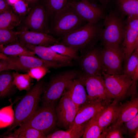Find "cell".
Wrapping results in <instances>:
<instances>
[{
  "mask_svg": "<svg viewBox=\"0 0 138 138\" xmlns=\"http://www.w3.org/2000/svg\"><path fill=\"white\" fill-rule=\"evenodd\" d=\"M14 119V113L11 106L0 110V129L10 125Z\"/></svg>",
  "mask_w": 138,
  "mask_h": 138,
  "instance_id": "obj_32",
  "label": "cell"
},
{
  "mask_svg": "<svg viewBox=\"0 0 138 138\" xmlns=\"http://www.w3.org/2000/svg\"><path fill=\"white\" fill-rule=\"evenodd\" d=\"M10 69V63L7 58L0 60V72Z\"/></svg>",
  "mask_w": 138,
  "mask_h": 138,
  "instance_id": "obj_40",
  "label": "cell"
},
{
  "mask_svg": "<svg viewBox=\"0 0 138 138\" xmlns=\"http://www.w3.org/2000/svg\"><path fill=\"white\" fill-rule=\"evenodd\" d=\"M113 99L111 103L96 114L98 123L102 129V133L114 122L117 116L120 101Z\"/></svg>",
  "mask_w": 138,
  "mask_h": 138,
  "instance_id": "obj_21",
  "label": "cell"
},
{
  "mask_svg": "<svg viewBox=\"0 0 138 138\" xmlns=\"http://www.w3.org/2000/svg\"><path fill=\"white\" fill-rule=\"evenodd\" d=\"M110 103L98 100L89 101L79 108L70 128L86 124L96 114Z\"/></svg>",
  "mask_w": 138,
  "mask_h": 138,
  "instance_id": "obj_17",
  "label": "cell"
},
{
  "mask_svg": "<svg viewBox=\"0 0 138 138\" xmlns=\"http://www.w3.org/2000/svg\"><path fill=\"white\" fill-rule=\"evenodd\" d=\"M9 70L0 72V99L10 95L16 87L13 83V72Z\"/></svg>",
  "mask_w": 138,
  "mask_h": 138,
  "instance_id": "obj_22",
  "label": "cell"
},
{
  "mask_svg": "<svg viewBox=\"0 0 138 138\" xmlns=\"http://www.w3.org/2000/svg\"><path fill=\"white\" fill-rule=\"evenodd\" d=\"M96 114L88 122L82 138H102V131L98 123Z\"/></svg>",
  "mask_w": 138,
  "mask_h": 138,
  "instance_id": "obj_27",
  "label": "cell"
},
{
  "mask_svg": "<svg viewBox=\"0 0 138 138\" xmlns=\"http://www.w3.org/2000/svg\"><path fill=\"white\" fill-rule=\"evenodd\" d=\"M4 45L0 44V49H1Z\"/></svg>",
  "mask_w": 138,
  "mask_h": 138,
  "instance_id": "obj_46",
  "label": "cell"
},
{
  "mask_svg": "<svg viewBox=\"0 0 138 138\" xmlns=\"http://www.w3.org/2000/svg\"><path fill=\"white\" fill-rule=\"evenodd\" d=\"M13 83L16 87L20 91H28L32 85V79L27 73H20L17 71L13 72Z\"/></svg>",
  "mask_w": 138,
  "mask_h": 138,
  "instance_id": "obj_28",
  "label": "cell"
},
{
  "mask_svg": "<svg viewBox=\"0 0 138 138\" xmlns=\"http://www.w3.org/2000/svg\"><path fill=\"white\" fill-rule=\"evenodd\" d=\"M105 84L112 98L119 101L128 95L132 80L123 74L109 75L102 72Z\"/></svg>",
  "mask_w": 138,
  "mask_h": 138,
  "instance_id": "obj_9",
  "label": "cell"
},
{
  "mask_svg": "<svg viewBox=\"0 0 138 138\" xmlns=\"http://www.w3.org/2000/svg\"><path fill=\"white\" fill-rule=\"evenodd\" d=\"M11 9L8 3L6 0H0V13Z\"/></svg>",
  "mask_w": 138,
  "mask_h": 138,
  "instance_id": "obj_41",
  "label": "cell"
},
{
  "mask_svg": "<svg viewBox=\"0 0 138 138\" xmlns=\"http://www.w3.org/2000/svg\"><path fill=\"white\" fill-rule=\"evenodd\" d=\"M7 58V56L0 52V60L3 59H6Z\"/></svg>",
  "mask_w": 138,
  "mask_h": 138,
  "instance_id": "obj_43",
  "label": "cell"
},
{
  "mask_svg": "<svg viewBox=\"0 0 138 138\" xmlns=\"http://www.w3.org/2000/svg\"><path fill=\"white\" fill-rule=\"evenodd\" d=\"M122 49L126 62L138 48V16H128L125 22Z\"/></svg>",
  "mask_w": 138,
  "mask_h": 138,
  "instance_id": "obj_12",
  "label": "cell"
},
{
  "mask_svg": "<svg viewBox=\"0 0 138 138\" xmlns=\"http://www.w3.org/2000/svg\"><path fill=\"white\" fill-rule=\"evenodd\" d=\"M10 69L16 71L26 72L38 67L57 68L70 65L68 64L59 63L48 61L36 56L27 55L8 56Z\"/></svg>",
  "mask_w": 138,
  "mask_h": 138,
  "instance_id": "obj_8",
  "label": "cell"
},
{
  "mask_svg": "<svg viewBox=\"0 0 138 138\" xmlns=\"http://www.w3.org/2000/svg\"><path fill=\"white\" fill-rule=\"evenodd\" d=\"M134 137L135 138H138V129L134 133Z\"/></svg>",
  "mask_w": 138,
  "mask_h": 138,
  "instance_id": "obj_45",
  "label": "cell"
},
{
  "mask_svg": "<svg viewBox=\"0 0 138 138\" xmlns=\"http://www.w3.org/2000/svg\"><path fill=\"white\" fill-rule=\"evenodd\" d=\"M80 73L75 70L64 71L53 76L43 93V104L54 103L62 96L71 83Z\"/></svg>",
  "mask_w": 138,
  "mask_h": 138,
  "instance_id": "obj_5",
  "label": "cell"
},
{
  "mask_svg": "<svg viewBox=\"0 0 138 138\" xmlns=\"http://www.w3.org/2000/svg\"><path fill=\"white\" fill-rule=\"evenodd\" d=\"M14 8L15 12L18 14H24L28 11V6L22 0H18L13 5Z\"/></svg>",
  "mask_w": 138,
  "mask_h": 138,
  "instance_id": "obj_39",
  "label": "cell"
},
{
  "mask_svg": "<svg viewBox=\"0 0 138 138\" xmlns=\"http://www.w3.org/2000/svg\"><path fill=\"white\" fill-rule=\"evenodd\" d=\"M100 55L102 72L109 75L123 74L124 55L120 45L105 44Z\"/></svg>",
  "mask_w": 138,
  "mask_h": 138,
  "instance_id": "obj_7",
  "label": "cell"
},
{
  "mask_svg": "<svg viewBox=\"0 0 138 138\" xmlns=\"http://www.w3.org/2000/svg\"><path fill=\"white\" fill-rule=\"evenodd\" d=\"M75 0L77 1H82V0ZM88 0L90 1H91L93 2V1H92V0Z\"/></svg>",
  "mask_w": 138,
  "mask_h": 138,
  "instance_id": "obj_47",
  "label": "cell"
},
{
  "mask_svg": "<svg viewBox=\"0 0 138 138\" xmlns=\"http://www.w3.org/2000/svg\"><path fill=\"white\" fill-rule=\"evenodd\" d=\"M17 33L20 41L33 45L49 47L60 41L48 34L30 31L26 27L17 31Z\"/></svg>",
  "mask_w": 138,
  "mask_h": 138,
  "instance_id": "obj_16",
  "label": "cell"
},
{
  "mask_svg": "<svg viewBox=\"0 0 138 138\" xmlns=\"http://www.w3.org/2000/svg\"><path fill=\"white\" fill-rule=\"evenodd\" d=\"M54 102L43 104L31 116L13 133H16L25 129L32 128L46 134L54 128L57 123Z\"/></svg>",
  "mask_w": 138,
  "mask_h": 138,
  "instance_id": "obj_2",
  "label": "cell"
},
{
  "mask_svg": "<svg viewBox=\"0 0 138 138\" xmlns=\"http://www.w3.org/2000/svg\"><path fill=\"white\" fill-rule=\"evenodd\" d=\"M73 0H44L47 12L54 16L57 13L68 5Z\"/></svg>",
  "mask_w": 138,
  "mask_h": 138,
  "instance_id": "obj_31",
  "label": "cell"
},
{
  "mask_svg": "<svg viewBox=\"0 0 138 138\" xmlns=\"http://www.w3.org/2000/svg\"><path fill=\"white\" fill-rule=\"evenodd\" d=\"M102 4L104 7L107 6L111 0H98Z\"/></svg>",
  "mask_w": 138,
  "mask_h": 138,
  "instance_id": "obj_42",
  "label": "cell"
},
{
  "mask_svg": "<svg viewBox=\"0 0 138 138\" xmlns=\"http://www.w3.org/2000/svg\"><path fill=\"white\" fill-rule=\"evenodd\" d=\"M3 138H45L46 135L43 133L34 128H27L19 132L13 133H10L3 136Z\"/></svg>",
  "mask_w": 138,
  "mask_h": 138,
  "instance_id": "obj_29",
  "label": "cell"
},
{
  "mask_svg": "<svg viewBox=\"0 0 138 138\" xmlns=\"http://www.w3.org/2000/svg\"><path fill=\"white\" fill-rule=\"evenodd\" d=\"M125 131L121 127H108L102 134V138H122Z\"/></svg>",
  "mask_w": 138,
  "mask_h": 138,
  "instance_id": "obj_35",
  "label": "cell"
},
{
  "mask_svg": "<svg viewBox=\"0 0 138 138\" xmlns=\"http://www.w3.org/2000/svg\"><path fill=\"white\" fill-rule=\"evenodd\" d=\"M100 50L93 48L85 54L80 63L82 70L80 75L86 77L95 75H102Z\"/></svg>",
  "mask_w": 138,
  "mask_h": 138,
  "instance_id": "obj_15",
  "label": "cell"
},
{
  "mask_svg": "<svg viewBox=\"0 0 138 138\" xmlns=\"http://www.w3.org/2000/svg\"><path fill=\"white\" fill-rule=\"evenodd\" d=\"M49 69V68L45 67H38L31 68L27 72L31 78L38 81L48 73Z\"/></svg>",
  "mask_w": 138,
  "mask_h": 138,
  "instance_id": "obj_36",
  "label": "cell"
},
{
  "mask_svg": "<svg viewBox=\"0 0 138 138\" xmlns=\"http://www.w3.org/2000/svg\"><path fill=\"white\" fill-rule=\"evenodd\" d=\"M19 41L17 32L0 29V44L6 45Z\"/></svg>",
  "mask_w": 138,
  "mask_h": 138,
  "instance_id": "obj_34",
  "label": "cell"
},
{
  "mask_svg": "<svg viewBox=\"0 0 138 138\" xmlns=\"http://www.w3.org/2000/svg\"><path fill=\"white\" fill-rule=\"evenodd\" d=\"M0 52L7 56L27 55L36 56L33 52L27 49L20 43L19 40L14 43L4 45L0 49Z\"/></svg>",
  "mask_w": 138,
  "mask_h": 138,
  "instance_id": "obj_23",
  "label": "cell"
},
{
  "mask_svg": "<svg viewBox=\"0 0 138 138\" xmlns=\"http://www.w3.org/2000/svg\"><path fill=\"white\" fill-rule=\"evenodd\" d=\"M7 1V2L8 3V2L9 1V0H6Z\"/></svg>",
  "mask_w": 138,
  "mask_h": 138,
  "instance_id": "obj_48",
  "label": "cell"
},
{
  "mask_svg": "<svg viewBox=\"0 0 138 138\" xmlns=\"http://www.w3.org/2000/svg\"><path fill=\"white\" fill-rule=\"evenodd\" d=\"M132 79V83L128 94V95L131 97V99L137 96V86L138 79V67L136 68Z\"/></svg>",
  "mask_w": 138,
  "mask_h": 138,
  "instance_id": "obj_37",
  "label": "cell"
},
{
  "mask_svg": "<svg viewBox=\"0 0 138 138\" xmlns=\"http://www.w3.org/2000/svg\"><path fill=\"white\" fill-rule=\"evenodd\" d=\"M49 47L57 53L70 57L73 59H77L78 57V50L70 47L60 43Z\"/></svg>",
  "mask_w": 138,
  "mask_h": 138,
  "instance_id": "obj_33",
  "label": "cell"
},
{
  "mask_svg": "<svg viewBox=\"0 0 138 138\" xmlns=\"http://www.w3.org/2000/svg\"><path fill=\"white\" fill-rule=\"evenodd\" d=\"M39 0H26V3L27 4H31L36 3Z\"/></svg>",
  "mask_w": 138,
  "mask_h": 138,
  "instance_id": "obj_44",
  "label": "cell"
},
{
  "mask_svg": "<svg viewBox=\"0 0 138 138\" xmlns=\"http://www.w3.org/2000/svg\"><path fill=\"white\" fill-rule=\"evenodd\" d=\"M125 62L123 74L127 78L132 79L135 70L138 67V48L134 50Z\"/></svg>",
  "mask_w": 138,
  "mask_h": 138,
  "instance_id": "obj_30",
  "label": "cell"
},
{
  "mask_svg": "<svg viewBox=\"0 0 138 138\" xmlns=\"http://www.w3.org/2000/svg\"><path fill=\"white\" fill-rule=\"evenodd\" d=\"M65 91L79 108L90 101L80 74L71 83Z\"/></svg>",
  "mask_w": 138,
  "mask_h": 138,
  "instance_id": "obj_20",
  "label": "cell"
},
{
  "mask_svg": "<svg viewBox=\"0 0 138 138\" xmlns=\"http://www.w3.org/2000/svg\"><path fill=\"white\" fill-rule=\"evenodd\" d=\"M54 17L50 32L62 37L81 27L85 21L70 4Z\"/></svg>",
  "mask_w": 138,
  "mask_h": 138,
  "instance_id": "obj_4",
  "label": "cell"
},
{
  "mask_svg": "<svg viewBox=\"0 0 138 138\" xmlns=\"http://www.w3.org/2000/svg\"><path fill=\"white\" fill-rule=\"evenodd\" d=\"M80 76L90 101L98 100L108 103L112 102V98L108 90L102 75L86 77Z\"/></svg>",
  "mask_w": 138,
  "mask_h": 138,
  "instance_id": "obj_10",
  "label": "cell"
},
{
  "mask_svg": "<svg viewBox=\"0 0 138 138\" xmlns=\"http://www.w3.org/2000/svg\"><path fill=\"white\" fill-rule=\"evenodd\" d=\"M138 97L131 99L122 104H120L117 118L114 122L109 126L122 127L123 123L134 118L138 113Z\"/></svg>",
  "mask_w": 138,
  "mask_h": 138,
  "instance_id": "obj_19",
  "label": "cell"
},
{
  "mask_svg": "<svg viewBox=\"0 0 138 138\" xmlns=\"http://www.w3.org/2000/svg\"><path fill=\"white\" fill-rule=\"evenodd\" d=\"M122 16L112 10L106 16L100 36L104 44L120 45L123 40L125 22Z\"/></svg>",
  "mask_w": 138,
  "mask_h": 138,
  "instance_id": "obj_6",
  "label": "cell"
},
{
  "mask_svg": "<svg viewBox=\"0 0 138 138\" xmlns=\"http://www.w3.org/2000/svg\"><path fill=\"white\" fill-rule=\"evenodd\" d=\"M115 3L122 16H138V0H115Z\"/></svg>",
  "mask_w": 138,
  "mask_h": 138,
  "instance_id": "obj_24",
  "label": "cell"
},
{
  "mask_svg": "<svg viewBox=\"0 0 138 138\" xmlns=\"http://www.w3.org/2000/svg\"><path fill=\"white\" fill-rule=\"evenodd\" d=\"M46 87L44 82L40 80L28 91L15 109L13 123L1 136L10 133L16 127L20 126L31 116L38 108L41 97Z\"/></svg>",
  "mask_w": 138,
  "mask_h": 138,
  "instance_id": "obj_1",
  "label": "cell"
},
{
  "mask_svg": "<svg viewBox=\"0 0 138 138\" xmlns=\"http://www.w3.org/2000/svg\"><path fill=\"white\" fill-rule=\"evenodd\" d=\"M70 4L83 20L88 22L97 23L106 16L102 7L88 0H73Z\"/></svg>",
  "mask_w": 138,
  "mask_h": 138,
  "instance_id": "obj_13",
  "label": "cell"
},
{
  "mask_svg": "<svg viewBox=\"0 0 138 138\" xmlns=\"http://www.w3.org/2000/svg\"><path fill=\"white\" fill-rule=\"evenodd\" d=\"M86 124L74 128H71L67 131L58 130L46 136L47 138H78L82 137Z\"/></svg>",
  "mask_w": 138,
  "mask_h": 138,
  "instance_id": "obj_26",
  "label": "cell"
},
{
  "mask_svg": "<svg viewBox=\"0 0 138 138\" xmlns=\"http://www.w3.org/2000/svg\"><path fill=\"white\" fill-rule=\"evenodd\" d=\"M126 130L130 134H134L138 129V113L133 118L125 123Z\"/></svg>",
  "mask_w": 138,
  "mask_h": 138,
  "instance_id": "obj_38",
  "label": "cell"
},
{
  "mask_svg": "<svg viewBox=\"0 0 138 138\" xmlns=\"http://www.w3.org/2000/svg\"><path fill=\"white\" fill-rule=\"evenodd\" d=\"M65 91L55 109L56 124L68 129L72 125L79 109Z\"/></svg>",
  "mask_w": 138,
  "mask_h": 138,
  "instance_id": "obj_11",
  "label": "cell"
},
{
  "mask_svg": "<svg viewBox=\"0 0 138 138\" xmlns=\"http://www.w3.org/2000/svg\"><path fill=\"white\" fill-rule=\"evenodd\" d=\"M47 13L42 5L36 6L25 20V27L30 31L48 34L50 31L48 25Z\"/></svg>",
  "mask_w": 138,
  "mask_h": 138,
  "instance_id": "obj_14",
  "label": "cell"
},
{
  "mask_svg": "<svg viewBox=\"0 0 138 138\" xmlns=\"http://www.w3.org/2000/svg\"><path fill=\"white\" fill-rule=\"evenodd\" d=\"M102 30L97 23L88 22L62 37L59 43L78 50L90 44L100 37Z\"/></svg>",
  "mask_w": 138,
  "mask_h": 138,
  "instance_id": "obj_3",
  "label": "cell"
},
{
  "mask_svg": "<svg viewBox=\"0 0 138 138\" xmlns=\"http://www.w3.org/2000/svg\"><path fill=\"white\" fill-rule=\"evenodd\" d=\"M30 50L33 52L40 58L48 61L59 63L71 64L72 58L60 54L49 47L34 45L20 41Z\"/></svg>",
  "mask_w": 138,
  "mask_h": 138,
  "instance_id": "obj_18",
  "label": "cell"
},
{
  "mask_svg": "<svg viewBox=\"0 0 138 138\" xmlns=\"http://www.w3.org/2000/svg\"><path fill=\"white\" fill-rule=\"evenodd\" d=\"M21 21V18L12 9L0 13V29L12 30Z\"/></svg>",
  "mask_w": 138,
  "mask_h": 138,
  "instance_id": "obj_25",
  "label": "cell"
}]
</instances>
